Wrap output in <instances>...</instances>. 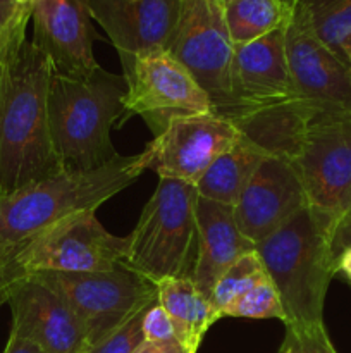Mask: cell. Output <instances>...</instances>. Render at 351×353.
<instances>
[{
    "instance_id": "9a60e30c",
    "label": "cell",
    "mask_w": 351,
    "mask_h": 353,
    "mask_svg": "<svg viewBox=\"0 0 351 353\" xmlns=\"http://www.w3.org/2000/svg\"><path fill=\"white\" fill-rule=\"evenodd\" d=\"M308 207L295 164L284 157H265L244 186L234 217L244 238L257 247Z\"/></svg>"
},
{
    "instance_id": "f1b7e54d",
    "label": "cell",
    "mask_w": 351,
    "mask_h": 353,
    "mask_svg": "<svg viewBox=\"0 0 351 353\" xmlns=\"http://www.w3.org/2000/svg\"><path fill=\"white\" fill-rule=\"evenodd\" d=\"M3 353H47V352H45L40 345L34 343V341L28 340V338L24 336H19V334L16 333H10Z\"/></svg>"
},
{
    "instance_id": "ba28073f",
    "label": "cell",
    "mask_w": 351,
    "mask_h": 353,
    "mask_svg": "<svg viewBox=\"0 0 351 353\" xmlns=\"http://www.w3.org/2000/svg\"><path fill=\"white\" fill-rule=\"evenodd\" d=\"M126 95L124 112L143 117L158 137L176 117L213 112L209 93L167 50H153L120 62Z\"/></svg>"
},
{
    "instance_id": "7a4b0ae2",
    "label": "cell",
    "mask_w": 351,
    "mask_h": 353,
    "mask_svg": "<svg viewBox=\"0 0 351 353\" xmlns=\"http://www.w3.org/2000/svg\"><path fill=\"white\" fill-rule=\"evenodd\" d=\"M143 155H117L103 168L61 171L12 193L0 195V290L17 278V255L55 224L81 212H96L103 202L133 185L145 171Z\"/></svg>"
},
{
    "instance_id": "30bf717a",
    "label": "cell",
    "mask_w": 351,
    "mask_h": 353,
    "mask_svg": "<svg viewBox=\"0 0 351 353\" xmlns=\"http://www.w3.org/2000/svg\"><path fill=\"white\" fill-rule=\"evenodd\" d=\"M165 50L209 93L213 112L226 116L234 43L224 19V3L220 0H181L178 23Z\"/></svg>"
},
{
    "instance_id": "603a6c76",
    "label": "cell",
    "mask_w": 351,
    "mask_h": 353,
    "mask_svg": "<svg viewBox=\"0 0 351 353\" xmlns=\"http://www.w3.org/2000/svg\"><path fill=\"white\" fill-rule=\"evenodd\" d=\"M268 276L265 272L264 264L258 257L257 250H251L248 254L241 255L234 264H231L226 269L222 276L219 278L217 285L213 286L210 302L213 309L219 312L222 319V312L241 295L257 286L258 283L265 281Z\"/></svg>"
},
{
    "instance_id": "4316f807",
    "label": "cell",
    "mask_w": 351,
    "mask_h": 353,
    "mask_svg": "<svg viewBox=\"0 0 351 353\" xmlns=\"http://www.w3.org/2000/svg\"><path fill=\"white\" fill-rule=\"evenodd\" d=\"M143 334L147 341H157V343H164V341H179L178 333H176L174 321L167 314V310L155 302L153 305L148 307L145 310L143 316ZM184 347V345H182Z\"/></svg>"
},
{
    "instance_id": "83f0119b",
    "label": "cell",
    "mask_w": 351,
    "mask_h": 353,
    "mask_svg": "<svg viewBox=\"0 0 351 353\" xmlns=\"http://www.w3.org/2000/svg\"><path fill=\"white\" fill-rule=\"evenodd\" d=\"M348 247H351V210L334 224L332 233H330V250H332L334 262L337 255Z\"/></svg>"
},
{
    "instance_id": "8fae6325",
    "label": "cell",
    "mask_w": 351,
    "mask_h": 353,
    "mask_svg": "<svg viewBox=\"0 0 351 353\" xmlns=\"http://www.w3.org/2000/svg\"><path fill=\"white\" fill-rule=\"evenodd\" d=\"M240 130L215 112L176 117L147 145L145 168L160 179L196 186L206 169L240 138Z\"/></svg>"
},
{
    "instance_id": "277c9868",
    "label": "cell",
    "mask_w": 351,
    "mask_h": 353,
    "mask_svg": "<svg viewBox=\"0 0 351 353\" xmlns=\"http://www.w3.org/2000/svg\"><path fill=\"white\" fill-rule=\"evenodd\" d=\"M330 233L332 226L305 207L255 247L281 296L286 327L323 324L327 290L336 276Z\"/></svg>"
},
{
    "instance_id": "8d00e7d4",
    "label": "cell",
    "mask_w": 351,
    "mask_h": 353,
    "mask_svg": "<svg viewBox=\"0 0 351 353\" xmlns=\"http://www.w3.org/2000/svg\"><path fill=\"white\" fill-rule=\"evenodd\" d=\"M279 353H286V352H284V350H281V352H279Z\"/></svg>"
},
{
    "instance_id": "d590c367",
    "label": "cell",
    "mask_w": 351,
    "mask_h": 353,
    "mask_svg": "<svg viewBox=\"0 0 351 353\" xmlns=\"http://www.w3.org/2000/svg\"><path fill=\"white\" fill-rule=\"evenodd\" d=\"M220 2H222V3H224V2H229V0H220Z\"/></svg>"
},
{
    "instance_id": "836d02e7",
    "label": "cell",
    "mask_w": 351,
    "mask_h": 353,
    "mask_svg": "<svg viewBox=\"0 0 351 353\" xmlns=\"http://www.w3.org/2000/svg\"><path fill=\"white\" fill-rule=\"evenodd\" d=\"M7 303V290H0V307Z\"/></svg>"
},
{
    "instance_id": "f546056e",
    "label": "cell",
    "mask_w": 351,
    "mask_h": 353,
    "mask_svg": "<svg viewBox=\"0 0 351 353\" xmlns=\"http://www.w3.org/2000/svg\"><path fill=\"white\" fill-rule=\"evenodd\" d=\"M134 353H191L186 347H182L179 341H145L140 348Z\"/></svg>"
},
{
    "instance_id": "52a82bcc",
    "label": "cell",
    "mask_w": 351,
    "mask_h": 353,
    "mask_svg": "<svg viewBox=\"0 0 351 353\" xmlns=\"http://www.w3.org/2000/svg\"><path fill=\"white\" fill-rule=\"evenodd\" d=\"M74 310L88 348L157 302V286L119 264L107 272H38Z\"/></svg>"
},
{
    "instance_id": "cb8c5ba5",
    "label": "cell",
    "mask_w": 351,
    "mask_h": 353,
    "mask_svg": "<svg viewBox=\"0 0 351 353\" xmlns=\"http://www.w3.org/2000/svg\"><path fill=\"white\" fill-rule=\"evenodd\" d=\"M222 317H236V319H279L282 324L286 321L281 296L270 279L258 283L244 295L234 300L222 312Z\"/></svg>"
},
{
    "instance_id": "7402d4cb",
    "label": "cell",
    "mask_w": 351,
    "mask_h": 353,
    "mask_svg": "<svg viewBox=\"0 0 351 353\" xmlns=\"http://www.w3.org/2000/svg\"><path fill=\"white\" fill-rule=\"evenodd\" d=\"M298 10L317 38L351 68V0H299Z\"/></svg>"
},
{
    "instance_id": "d6a6232c",
    "label": "cell",
    "mask_w": 351,
    "mask_h": 353,
    "mask_svg": "<svg viewBox=\"0 0 351 353\" xmlns=\"http://www.w3.org/2000/svg\"><path fill=\"white\" fill-rule=\"evenodd\" d=\"M334 271L336 276H343L346 281L351 283V247L344 248L334 262Z\"/></svg>"
},
{
    "instance_id": "ac0fdd59",
    "label": "cell",
    "mask_w": 351,
    "mask_h": 353,
    "mask_svg": "<svg viewBox=\"0 0 351 353\" xmlns=\"http://www.w3.org/2000/svg\"><path fill=\"white\" fill-rule=\"evenodd\" d=\"M198 224V255H196L193 283L210 299L213 286L231 264L241 255L255 250L234 217V209L198 195L196 202Z\"/></svg>"
},
{
    "instance_id": "7c38bea8",
    "label": "cell",
    "mask_w": 351,
    "mask_h": 353,
    "mask_svg": "<svg viewBox=\"0 0 351 353\" xmlns=\"http://www.w3.org/2000/svg\"><path fill=\"white\" fill-rule=\"evenodd\" d=\"M298 100L286 57V28L234 45L229 74V121Z\"/></svg>"
},
{
    "instance_id": "3957f363",
    "label": "cell",
    "mask_w": 351,
    "mask_h": 353,
    "mask_svg": "<svg viewBox=\"0 0 351 353\" xmlns=\"http://www.w3.org/2000/svg\"><path fill=\"white\" fill-rule=\"evenodd\" d=\"M124 76L100 65L79 78L52 72L48 130L61 171H93L119 155L110 130L124 112Z\"/></svg>"
},
{
    "instance_id": "e575fe53",
    "label": "cell",
    "mask_w": 351,
    "mask_h": 353,
    "mask_svg": "<svg viewBox=\"0 0 351 353\" xmlns=\"http://www.w3.org/2000/svg\"><path fill=\"white\" fill-rule=\"evenodd\" d=\"M16 2L19 3V6H33L34 0H16Z\"/></svg>"
},
{
    "instance_id": "4fadbf2b",
    "label": "cell",
    "mask_w": 351,
    "mask_h": 353,
    "mask_svg": "<svg viewBox=\"0 0 351 353\" xmlns=\"http://www.w3.org/2000/svg\"><path fill=\"white\" fill-rule=\"evenodd\" d=\"M12 314L10 333L28 338L47 353H86L85 330L69 303L38 274H24L7 286Z\"/></svg>"
},
{
    "instance_id": "6da1fadb",
    "label": "cell",
    "mask_w": 351,
    "mask_h": 353,
    "mask_svg": "<svg viewBox=\"0 0 351 353\" xmlns=\"http://www.w3.org/2000/svg\"><path fill=\"white\" fill-rule=\"evenodd\" d=\"M31 14L14 26L0 61V195L61 172L48 130L47 55L26 38Z\"/></svg>"
},
{
    "instance_id": "9c48e42d",
    "label": "cell",
    "mask_w": 351,
    "mask_h": 353,
    "mask_svg": "<svg viewBox=\"0 0 351 353\" xmlns=\"http://www.w3.org/2000/svg\"><path fill=\"white\" fill-rule=\"evenodd\" d=\"M127 250L129 236H114L89 210L76 214L34 238L17 255L14 269L19 276L107 272L123 264Z\"/></svg>"
},
{
    "instance_id": "8992f818",
    "label": "cell",
    "mask_w": 351,
    "mask_h": 353,
    "mask_svg": "<svg viewBox=\"0 0 351 353\" xmlns=\"http://www.w3.org/2000/svg\"><path fill=\"white\" fill-rule=\"evenodd\" d=\"M291 162L308 207L334 228L351 210V114H313Z\"/></svg>"
},
{
    "instance_id": "d6986e66",
    "label": "cell",
    "mask_w": 351,
    "mask_h": 353,
    "mask_svg": "<svg viewBox=\"0 0 351 353\" xmlns=\"http://www.w3.org/2000/svg\"><path fill=\"white\" fill-rule=\"evenodd\" d=\"M157 302L174 321L179 343L196 353L203 336L220 319L212 302L189 278H169L157 283Z\"/></svg>"
},
{
    "instance_id": "5b68a950",
    "label": "cell",
    "mask_w": 351,
    "mask_h": 353,
    "mask_svg": "<svg viewBox=\"0 0 351 353\" xmlns=\"http://www.w3.org/2000/svg\"><path fill=\"white\" fill-rule=\"evenodd\" d=\"M196 186L158 179L136 228L123 264L153 285L169 278H193L198 255Z\"/></svg>"
},
{
    "instance_id": "5bb4252c",
    "label": "cell",
    "mask_w": 351,
    "mask_h": 353,
    "mask_svg": "<svg viewBox=\"0 0 351 353\" xmlns=\"http://www.w3.org/2000/svg\"><path fill=\"white\" fill-rule=\"evenodd\" d=\"M286 57L299 100L351 114V68L317 38L298 7L286 26Z\"/></svg>"
},
{
    "instance_id": "2e32d148",
    "label": "cell",
    "mask_w": 351,
    "mask_h": 353,
    "mask_svg": "<svg viewBox=\"0 0 351 353\" xmlns=\"http://www.w3.org/2000/svg\"><path fill=\"white\" fill-rule=\"evenodd\" d=\"M119 54L120 62L165 50L181 9V0H83Z\"/></svg>"
},
{
    "instance_id": "d4e9b609",
    "label": "cell",
    "mask_w": 351,
    "mask_h": 353,
    "mask_svg": "<svg viewBox=\"0 0 351 353\" xmlns=\"http://www.w3.org/2000/svg\"><path fill=\"white\" fill-rule=\"evenodd\" d=\"M147 310V309H145ZM145 310L131 317L126 324L110 333L96 345L89 347L86 353H134L145 343L143 316Z\"/></svg>"
},
{
    "instance_id": "4dcf8cb0",
    "label": "cell",
    "mask_w": 351,
    "mask_h": 353,
    "mask_svg": "<svg viewBox=\"0 0 351 353\" xmlns=\"http://www.w3.org/2000/svg\"><path fill=\"white\" fill-rule=\"evenodd\" d=\"M31 9H33V6L26 7V9H24L23 12H21L19 16H17L16 19H14L12 23H9V24H6V23H3V21H0V61H2L3 52H6L7 43H9V38H10V34H12L14 26H16V24L19 23V21L23 19L24 16H28V14H31Z\"/></svg>"
},
{
    "instance_id": "1f68e13d",
    "label": "cell",
    "mask_w": 351,
    "mask_h": 353,
    "mask_svg": "<svg viewBox=\"0 0 351 353\" xmlns=\"http://www.w3.org/2000/svg\"><path fill=\"white\" fill-rule=\"evenodd\" d=\"M26 7L31 6H19L16 0H0V21H3L6 24L12 23Z\"/></svg>"
},
{
    "instance_id": "e0dca14e",
    "label": "cell",
    "mask_w": 351,
    "mask_h": 353,
    "mask_svg": "<svg viewBox=\"0 0 351 353\" xmlns=\"http://www.w3.org/2000/svg\"><path fill=\"white\" fill-rule=\"evenodd\" d=\"M31 21L33 43L47 55L54 72L79 78L98 68L83 0H34Z\"/></svg>"
},
{
    "instance_id": "484cf974",
    "label": "cell",
    "mask_w": 351,
    "mask_h": 353,
    "mask_svg": "<svg viewBox=\"0 0 351 353\" xmlns=\"http://www.w3.org/2000/svg\"><path fill=\"white\" fill-rule=\"evenodd\" d=\"M281 350L286 353H337L323 324L306 327H286L284 343Z\"/></svg>"
},
{
    "instance_id": "44dd1931",
    "label": "cell",
    "mask_w": 351,
    "mask_h": 353,
    "mask_svg": "<svg viewBox=\"0 0 351 353\" xmlns=\"http://www.w3.org/2000/svg\"><path fill=\"white\" fill-rule=\"evenodd\" d=\"M282 0H229L224 2V19L234 45L250 43L272 31L282 30L295 16Z\"/></svg>"
},
{
    "instance_id": "ffe728a7",
    "label": "cell",
    "mask_w": 351,
    "mask_h": 353,
    "mask_svg": "<svg viewBox=\"0 0 351 353\" xmlns=\"http://www.w3.org/2000/svg\"><path fill=\"white\" fill-rule=\"evenodd\" d=\"M265 157L270 155L240 134V138L206 169L196 185V192L203 199L234 207Z\"/></svg>"
}]
</instances>
